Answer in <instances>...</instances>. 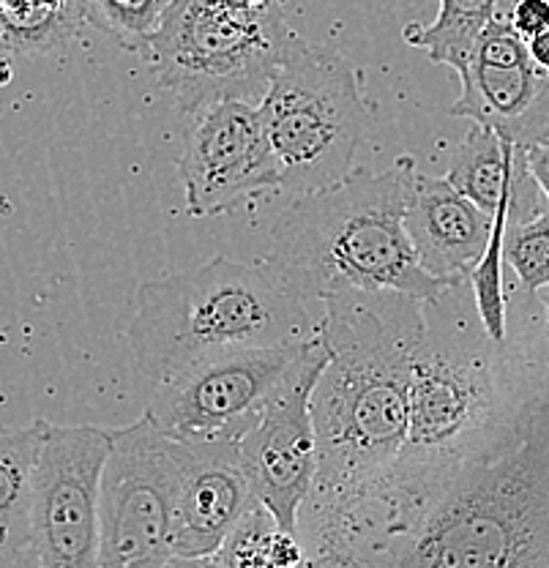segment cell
Masks as SVG:
<instances>
[{
  "instance_id": "cb8c5ba5",
  "label": "cell",
  "mask_w": 549,
  "mask_h": 568,
  "mask_svg": "<svg viewBox=\"0 0 549 568\" xmlns=\"http://www.w3.org/2000/svg\"><path fill=\"white\" fill-rule=\"evenodd\" d=\"M0 568H41L37 549L28 544V547L14 549V552L0 555Z\"/></svg>"
},
{
  "instance_id": "f1b7e54d",
  "label": "cell",
  "mask_w": 549,
  "mask_h": 568,
  "mask_svg": "<svg viewBox=\"0 0 549 568\" xmlns=\"http://www.w3.org/2000/svg\"><path fill=\"white\" fill-rule=\"evenodd\" d=\"M545 396H549V386H547V394Z\"/></svg>"
},
{
  "instance_id": "484cf974",
  "label": "cell",
  "mask_w": 549,
  "mask_h": 568,
  "mask_svg": "<svg viewBox=\"0 0 549 568\" xmlns=\"http://www.w3.org/2000/svg\"><path fill=\"white\" fill-rule=\"evenodd\" d=\"M164 568H222V566L220 560H216V555H211V558H179V555H175V558Z\"/></svg>"
},
{
  "instance_id": "9c48e42d",
  "label": "cell",
  "mask_w": 549,
  "mask_h": 568,
  "mask_svg": "<svg viewBox=\"0 0 549 568\" xmlns=\"http://www.w3.org/2000/svg\"><path fill=\"white\" fill-rule=\"evenodd\" d=\"M306 342L200 361L164 383L145 402V410L181 440H244Z\"/></svg>"
},
{
  "instance_id": "e0dca14e",
  "label": "cell",
  "mask_w": 549,
  "mask_h": 568,
  "mask_svg": "<svg viewBox=\"0 0 549 568\" xmlns=\"http://www.w3.org/2000/svg\"><path fill=\"white\" fill-rule=\"evenodd\" d=\"M85 20L82 0H0V50L47 52Z\"/></svg>"
},
{
  "instance_id": "ffe728a7",
  "label": "cell",
  "mask_w": 549,
  "mask_h": 568,
  "mask_svg": "<svg viewBox=\"0 0 549 568\" xmlns=\"http://www.w3.org/2000/svg\"><path fill=\"white\" fill-rule=\"evenodd\" d=\"M511 222V200H506L492 216V235L484 257L470 271L468 282L474 290V301L484 328L495 342H506V290H504V263H506V227Z\"/></svg>"
},
{
  "instance_id": "3957f363",
  "label": "cell",
  "mask_w": 549,
  "mask_h": 568,
  "mask_svg": "<svg viewBox=\"0 0 549 568\" xmlns=\"http://www.w3.org/2000/svg\"><path fill=\"white\" fill-rule=\"evenodd\" d=\"M416 173L413 156H399L383 173L353 170L336 186L298 194L271 230L265 263L317 304L345 290L440 298L465 280H440L418 260L405 222Z\"/></svg>"
},
{
  "instance_id": "5bb4252c",
  "label": "cell",
  "mask_w": 549,
  "mask_h": 568,
  "mask_svg": "<svg viewBox=\"0 0 549 568\" xmlns=\"http://www.w3.org/2000/svg\"><path fill=\"white\" fill-rule=\"evenodd\" d=\"M407 233L418 260L440 280H468L492 235V216L451 186L448 178L416 173Z\"/></svg>"
},
{
  "instance_id": "44dd1931",
  "label": "cell",
  "mask_w": 549,
  "mask_h": 568,
  "mask_svg": "<svg viewBox=\"0 0 549 568\" xmlns=\"http://www.w3.org/2000/svg\"><path fill=\"white\" fill-rule=\"evenodd\" d=\"M85 20L126 50L143 52L173 0H82Z\"/></svg>"
},
{
  "instance_id": "30bf717a",
  "label": "cell",
  "mask_w": 549,
  "mask_h": 568,
  "mask_svg": "<svg viewBox=\"0 0 549 568\" xmlns=\"http://www.w3.org/2000/svg\"><path fill=\"white\" fill-rule=\"evenodd\" d=\"M110 448V429L47 424L31 523L41 568H99V493Z\"/></svg>"
},
{
  "instance_id": "2e32d148",
  "label": "cell",
  "mask_w": 549,
  "mask_h": 568,
  "mask_svg": "<svg viewBox=\"0 0 549 568\" xmlns=\"http://www.w3.org/2000/svg\"><path fill=\"white\" fill-rule=\"evenodd\" d=\"M44 418L0 435V555L31 544L33 487L47 435Z\"/></svg>"
},
{
  "instance_id": "83f0119b",
  "label": "cell",
  "mask_w": 549,
  "mask_h": 568,
  "mask_svg": "<svg viewBox=\"0 0 549 568\" xmlns=\"http://www.w3.org/2000/svg\"><path fill=\"white\" fill-rule=\"evenodd\" d=\"M539 301H541V306H545V315H547V345H549V287L541 290Z\"/></svg>"
},
{
  "instance_id": "6da1fadb",
  "label": "cell",
  "mask_w": 549,
  "mask_h": 568,
  "mask_svg": "<svg viewBox=\"0 0 549 568\" xmlns=\"http://www.w3.org/2000/svg\"><path fill=\"white\" fill-rule=\"evenodd\" d=\"M424 298L345 290L323 301L328 364L312 394L317 478L301 508L306 564L388 560V484L410 426L413 358Z\"/></svg>"
},
{
  "instance_id": "d4e9b609",
  "label": "cell",
  "mask_w": 549,
  "mask_h": 568,
  "mask_svg": "<svg viewBox=\"0 0 549 568\" xmlns=\"http://www.w3.org/2000/svg\"><path fill=\"white\" fill-rule=\"evenodd\" d=\"M528 52L530 61L549 74V28L539 36H533V39H528Z\"/></svg>"
},
{
  "instance_id": "277c9868",
  "label": "cell",
  "mask_w": 549,
  "mask_h": 568,
  "mask_svg": "<svg viewBox=\"0 0 549 568\" xmlns=\"http://www.w3.org/2000/svg\"><path fill=\"white\" fill-rule=\"evenodd\" d=\"M323 304L304 298L268 263L209 260L145 282L129 325L132 386L143 402L189 366L252 347L301 345L321 331Z\"/></svg>"
},
{
  "instance_id": "7a4b0ae2",
  "label": "cell",
  "mask_w": 549,
  "mask_h": 568,
  "mask_svg": "<svg viewBox=\"0 0 549 568\" xmlns=\"http://www.w3.org/2000/svg\"><path fill=\"white\" fill-rule=\"evenodd\" d=\"M424 323L410 426L388 484V560L465 470L509 452L539 396L506 342L487 334L468 280L424 301Z\"/></svg>"
},
{
  "instance_id": "9a60e30c",
  "label": "cell",
  "mask_w": 549,
  "mask_h": 568,
  "mask_svg": "<svg viewBox=\"0 0 549 568\" xmlns=\"http://www.w3.org/2000/svg\"><path fill=\"white\" fill-rule=\"evenodd\" d=\"M525 173H528L525 148L500 138L492 126L474 123L468 138L454 148L446 178L457 192L495 216L506 200H514L517 183Z\"/></svg>"
},
{
  "instance_id": "603a6c76",
  "label": "cell",
  "mask_w": 549,
  "mask_h": 568,
  "mask_svg": "<svg viewBox=\"0 0 549 568\" xmlns=\"http://www.w3.org/2000/svg\"><path fill=\"white\" fill-rule=\"evenodd\" d=\"M525 162H528L530 175H533V181L539 183L541 194H545L549 203V142L525 148Z\"/></svg>"
},
{
  "instance_id": "8992f818",
  "label": "cell",
  "mask_w": 549,
  "mask_h": 568,
  "mask_svg": "<svg viewBox=\"0 0 549 568\" xmlns=\"http://www.w3.org/2000/svg\"><path fill=\"white\" fill-rule=\"evenodd\" d=\"M309 44L276 0L238 9L227 0H173L143 55L181 112L241 99L260 104L271 82Z\"/></svg>"
},
{
  "instance_id": "52a82bcc",
  "label": "cell",
  "mask_w": 549,
  "mask_h": 568,
  "mask_svg": "<svg viewBox=\"0 0 549 568\" xmlns=\"http://www.w3.org/2000/svg\"><path fill=\"white\" fill-rule=\"evenodd\" d=\"M260 112L282 189L295 197L345 181L375 123L358 69L326 44H306L279 69Z\"/></svg>"
},
{
  "instance_id": "d6986e66",
  "label": "cell",
  "mask_w": 549,
  "mask_h": 568,
  "mask_svg": "<svg viewBox=\"0 0 549 568\" xmlns=\"http://www.w3.org/2000/svg\"><path fill=\"white\" fill-rule=\"evenodd\" d=\"M222 568H306L304 544L279 528L274 514L255 503L216 552Z\"/></svg>"
},
{
  "instance_id": "8fae6325",
  "label": "cell",
  "mask_w": 549,
  "mask_h": 568,
  "mask_svg": "<svg viewBox=\"0 0 549 568\" xmlns=\"http://www.w3.org/2000/svg\"><path fill=\"white\" fill-rule=\"evenodd\" d=\"M328 364L321 331L301 347L282 386L265 405L263 418L241 440L246 478L282 530L298 536L301 508L309 500L317 478V435L312 394Z\"/></svg>"
},
{
  "instance_id": "7c38bea8",
  "label": "cell",
  "mask_w": 549,
  "mask_h": 568,
  "mask_svg": "<svg viewBox=\"0 0 549 568\" xmlns=\"http://www.w3.org/2000/svg\"><path fill=\"white\" fill-rule=\"evenodd\" d=\"M179 175L186 211L197 219L235 209L268 189H282L260 104L224 99L194 112Z\"/></svg>"
},
{
  "instance_id": "ba28073f",
  "label": "cell",
  "mask_w": 549,
  "mask_h": 568,
  "mask_svg": "<svg viewBox=\"0 0 549 568\" xmlns=\"http://www.w3.org/2000/svg\"><path fill=\"white\" fill-rule=\"evenodd\" d=\"M99 493V568H164L175 558V437L151 413L110 429Z\"/></svg>"
},
{
  "instance_id": "4316f807",
  "label": "cell",
  "mask_w": 549,
  "mask_h": 568,
  "mask_svg": "<svg viewBox=\"0 0 549 568\" xmlns=\"http://www.w3.org/2000/svg\"><path fill=\"white\" fill-rule=\"evenodd\" d=\"M227 3L238 6V9H257V6L271 3V0H227Z\"/></svg>"
},
{
  "instance_id": "ac0fdd59",
  "label": "cell",
  "mask_w": 549,
  "mask_h": 568,
  "mask_svg": "<svg viewBox=\"0 0 549 568\" xmlns=\"http://www.w3.org/2000/svg\"><path fill=\"white\" fill-rule=\"evenodd\" d=\"M500 0H440L433 26H407L405 39L443 67L462 69L476 39L498 11Z\"/></svg>"
},
{
  "instance_id": "7402d4cb",
  "label": "cell",
  "mask_w": 549,
  "mask_h": 568,
  "mask_svg": "<svg viewBox=\"0 0 549 568\" xmlns=\"http://www.w3.org/2000/svg\"><path fill=\"white\" fill-rule=\"evenodd\" d=\"M506 263L528 293L539 295L549 287V209L528 222H509Z\"/></svg>"
},
{
  "instance_id": "5b68a950",
  "label": "cell",
  "mask_w": 549,
  "mask_h": 568,
  "mask_svg": "<svg viewBox=\"0 0 549 568\" xmlns=\"http://www.w3.org/2000/svg\"><path fill=\"white\" fill-rule=\"evenodd\" d=\"M383 568H549V396L509 452L470 467Z\"/></svg>"
},
{
  "instance_id": "4fadbf2b",
  "label": "cell",
  "mask_w": 549,
  "mask_h": 568,
  "mask_svg": "<svg viewBox=\"0 0 549 568\" xmlns=\"http://www.w3.org/2000/svg\"><path fill=\"white\" fill-rule=\"evenodd\" d=\"M175 555L211 558L257 503L241 462V440L175 437Z\"/></svg>"
}]
</instances>
